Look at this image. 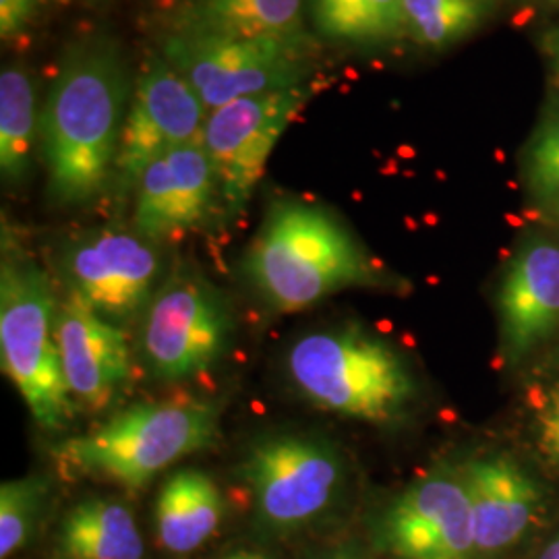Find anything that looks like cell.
<instances>
[{
  "label": "cell",
  "mask_w": 559,
  "mask_h": 559,
  "mask_svg": "<svg viewBox=\"0 0 559 559\" xmlns=\"http://www.w3.org/2000/svg\"><path fill=\"white\" fill-rule=\"evenodd\" d=\"M524 177L537 200L559 207V100L543 117L539 131L528 143L524 158Z\"/></svg>",
  "instance_id": "obj_24"
},
{
  "label": "cell",
  "mask_w": 559,
  "mask_h": 559,
  "mask_svg": "<svg viewBox=\"0 0 559 559\" xmlns=\"http://www.w3.org/2000/svg\"><path fill=\"white\" fill-rule=\"evenodd\" d=\"M539 559H559V535L554 540H549L545 545V549L540 551Z\"/></svg>",
  "instance_id": "obj_29"
},
{
  "label": "cell",
  "mask_w": 559,
  "mask_h": 559,
  "mask_svg": "<svg viewBox=\"0 0 559 559\" xmlns=\"http://www.w3.org/2000/svg\"><path fill=\"white\" fill-rule=\"evenodd\" d=\"M309 7L328 40L378 46L406 36L404 0H309Z\"/></svg>",
  "instance_id": "obj_21"
},
{
  "label": "cell",
  "mask_w": 559,
  "mask_h": 559,
  "mask_svg": "<svg viewBox=\"0 0 559 559\" xmlns=\"http://www.w3.org/2000/svg\"><path fill=\"white\" fill-rule=\"evenodd\" d=\"M62 270L71 297L106 320H129L156 297L160 260L141 235L104 228L69 245Z\"/></svg>",
  "instance_id": "obj_12"
},
{
  "label": "cell",
  "mask_w": 559,
  "mask_h": 559,
  "mask_svg": "<svg viewBox=\"0 0 559 559\" xmlns=\"http://www.w3.org/2000/svg\"><path fill=\"white\" fill-rule=\"evenodd\" d=\"M218 438V411L200 400H166L122 411L87 436L62 441L60 464L73 473L141 489L160 471Z\"/></svg>",
  "instance_id": "obj_4"
},
{
  "label": "cell",
  "mask_w": 559,
  "mask_h": 559,
  "mask_svg": "<svg viewBox=\"0 0 559 559\" xmlns=\"http://www.w3.org/2000/svg\"><path fill=\"white\" fill-rule=\"evenodd\" d=\"M36 0H0V34L4 40L15 38L34 15Z\"/></svg>",
  "instance_id": "obj_26"
},
{
  "label": "cell",
  "mask_w": 559,
  "mask_h": 559,
  "mask_svg": "<svg viewBox=\"0 0 559 559\" xmlns=\"http://www.w3.org/2000/svg\"><path fill=\"white\" fill-rule=\"evenodd\" d=\"M556 214H558V221H559V207L556 210Z\"/></svg>",
  "instance_id": "obj_32"
},
{
  "label": "cell",
  "mask_w": 559,
  "mask_h": 559,
  "mask_svg": "<svg viewBox=\"0 0 559 559\" xmlns=\"http://www.w3.org/2000/svg\"><path fill=\"white\" fill-rule=\"evenodd\" d=\"M543 55L549 62L551 71H554V78L558 81L559 85V25L549 29L545 36H543Z\"/></svg>",
  "instance_id": "obj_27"
},
{
  "label": "cell",
  "mask_w": 559,
  "mask_h": 559,
  "mask_svg": "<svg viewBox=\"0 0 559 559\" xmlns=\"http://www.w3.org/2000/svg\"><path fill=\"white\" fill-rule=\"evenodd\" d=\"M307 100L309 90L295 85L230 102L207 115L201 140L230 214L247 207L282 133Z\"/></svg>",
  "instance_id": "obj_9"
},
{
  "label": "cell",
  "mask_w": 559,
  "mask_h": 559,
  "mask_svg": "<svg viewBox=\"0 0 559 559\" xmlns=\"http://www.w3.org/2000/svg\"><path fill=\"white\" fill-rule=\"evenodd\" d=\"M60 362L71 396L87 411H104L133 378V357L124 332L78 297L57 313Z\"/></svg>",
  "instance_id": "obj_14"
},
{
  "label": "cell",
  "mask_w": 559,
  "mask_h": 559,
  "mask_svg": "<svg viewBox=\"0 0 559 559\" xmlns=\"http://www.w3.org/2000/svg\"><path fill=\"white\" fill-rule=\"evenodd\" d=\"M245 274L261 299L282 313L378 282L355 235L325 207L299 200L272 205L247 251Z\"/></svg>",
  "instance_id": "obj_2"
},
{
  "label": "cell",
  "mask_w": 559,
  "mask_h": 559,
  "mask_svg": "<svg viewBox=\"0 0 559 559\" xmlns=\"http://www.w3.org/2000/svg\"><path fill=\"white\" fill-rule=\"evenodd\" d=\"M321 559H369L365 554H360L359 549L355 547H338L334 551H330L328 556H323Z\"/></svg>",
  "instance_id": "obj_28"
},
{
  "label": "cell",
  "mask_w": 559,
  "mask_h": 559,
  "mask_svg": "<svg viewBox=\"0 0 559 559\" xmlns=\"http://www.w3.org/2000/svg\"><path fill=\"white\" fill-rule=\"evenodd\" d=\"M224 514L218 485L201 471H179L162 485L156 500V533L160 545L185 556L212 539Z\"/></svg>",
  "instance_id": "obj_17"
},
{
  "label": "cell",
  "mask_w": 559,
  "mask_h": 559,
  "mask_svg": "<svg viewBox=\"0 0 559 559\" xmlns=\"http://www.w3.org/2000/svg\"><path fill=\"white\" fill-rule=\"evenodd\" d=\"M59 307L48 276L27 258L7 255L0 270V359L36 423L60 431L73 419L59 342Z\"/></svg>",
  "instance_id": "obj_5"
},
{
  "label": "cell",
  "mask_w": 559,
  "mask_h": 559,
  "mask_svg": "<svg viewBox=\"0 0 559 559\" xmlns=\"http://www.w3.org/2000/svg\"><path fill=\"white\" fill-rule=\"evenodd\" d=\"M483 2H487V4H491V2H496V0H483Z\"/></svg>",
  "instance_id": "obj_31"
},
{
  "label": "cell",
  "mask_w": 559,
  "mask_h": 559,
  "mask_svg": "<svg viewBox=\"0 0 559 559\" xmlns=\"http://www.w3.org/2000/svg\"><path fill=\"white\" fill-rule=\"evenodd\" d=\"M131 81L119 46L75 44L62 59L41 110V156L59 203L94 200L117 168Z\"/></svg>",
  "instance_id": "obj_1"
},
{
  "label": "cell",
  "mask_w": 559,
  "mask_h": 559,
  "mask_svg": "<svg viewBox=\"0 0 559 559\" xmlns=\"http://www.w3.org/2000/svg\"><path fill=\"white\" fill-rule=\"evenodd\" d=\"M210 110L179 71L164 59H152L133 90L122 127L117 170L124 185L164 154L200 140Z\"/></svg>",
  "instance_id": "obj_11"
},
{
  "label": "cell",
  "mask_w": 559,
  "mask_h": 559,
  "mask_svg": "<svg viewBox=\"0 0 559 559\" xmlns=\"http://www.w3.org/2000/svg\"><path fill=\"white\" fill-rule=\"evenodd\" d=\"M222 559H270L267 556H261V554H251V551H237V554H230L226 558Z\"/></svg>",
  "instance_id": "obj_30"
},
{
  "label": "cell",
  "mask_w": 559,
  "mask_h": 559,
  "mask_svg": "<svg viewBox=\"0 0 559 559\" xmlns=\"http://www.w3.org/2000/svg\"><path fill=\"white\" fill-rule=\"evenodd\" d=\"M376 539L394 559H475V526L462 473L436 468L383 510Z\"/></svg>",
  "instance_id": "obj_10"
},
{
  "label": "cell",
  "mask_w": 559,
  "mask_h": 559,
  "mask_svg": "<svg viewBox=\"0 0 559 559\" xmlns=\"http://www.w3.org/2000/svg\"><path fill=\"white\" fill-rule=\"evenodd\" d=\"M466 483L479 556H498L514 547L537 520L540 489L510 456L471 460L462 471Z\"/></svg>",
  "instance_id": "obj_16"
},
{
  "label": "cell",
  "mask_w": 559,
  "mask_h": 559,
  "mask_svg": "<svg viewBox=\"0 0 559 559\" xmlns=\"http://www.w3.org/2000/svg\"><path fill=\"white\" fill-rule=\"evenodd\" d=\"M286 371L311 406L344 419L394 423L417 399V381L399 348L359 325L305 334L290 346Z\"/></svg>",
  "instance_id": "obj_3"
},
{
  "label": "cell",
  "mask_w": 559,
  "mask_h": 559,
  "mask_svg": "<svg viewBox=\"0 0 559 559\" xmlns=\"http://www.w3.org/2000/svg\"><path fill=\"white\" fill-rule=\"evenodd\" d=\"M240 477L260 524L274 533H293L338 501L346 466L338 448L323 438L278 433L249 448Z\"/></svg>",
  "instance_id": "obj_6"
},
{
  "label": "cell",
  "mask_w": 559,
  "mask_h": 559,
  "mask_svg": "<svg viewBox=\"0 0 559 559\" xmlns=\"http://www.w3.org/2000/svg\"><path fill=\"white\" fill-rule=\"evenodd\" d=\"M60 551L67 559H143L140 528L119 501L85 500L60 524Z\"/></svg>",
  "instance_id": "obj_19"
},
{
  "label": "cell",
  "mask_w": 559,
  "mask_h": 559,
  "mask_svg": "<svg viewBox=\"0 0 559 559\" xmlns=\"http://www.w3.org/2000/svg\"><path fill=\"white\" fill-rule=\"evenodd\" d=\"M528 406L540 456L559 473V371L528 390Z\"/></svg>",
  "instance_id": "obj_25"
},
{
  "label": "cell",
  "mask_w": 559,
  "mask_h": 559,
  "mask_svg": "<svg viewBox=\"0 0 559 559\" xmlns=\"http://www.w3.org/2000/svg\"><path fill=\"white\" fill-rule=\"evenodd\" d=\"M180 32L233 40L307 41L302 0H200Z\"/></svg>",
  "instance_id": "obj_18"
},
{
  "label": "cell",
  "mask_w": 559,
  "mask_h": 559,
  "mask_svg": "<svg viewBox=\"0 0 559 559\" xmlns=\"http://www.w3.org/2000/svg\"><path fill=\"white\" fill-rule=\"evenodd\" d=\"M135 230L143 239H175L207 218L218 179L203 140L152 162L135 182Z\"/></svg>",
  "instance_id": "obj_13"
},
{
  "label": "cell",
  "mask_w": 559,
  "mask_h": 559,
  "mask_svg": "<svg viewBox=\"0 0 559 559\" xmlns=\"http://www.w3.org/2000/svg\"><path fill=\"white\" fill-rule=\"evenodd\" d=\"M489 13L483 0H404L406 36L423 48L445 50L477 32Z\"/></svg>",
  "instance_id": "obj_22"
},
{
  "label": "cell",
  "mask_w": 559,
  "mask_h": 559,
  "mask_svg": "<svg viewBox=\"0 0 559 559\" xmlns=\"http://www.w3.org/2000/svg\"><path fill=\"white\" fill-rule=\"evenodd\" d=\"M307 41L233 40L175 32L162 57L212 112L230 102L300 85Z\"/></svg>",
  "instance_id": "obj_7"
},
{
  "label": "cell",
  "mask_w": 559,
  "mask_h": 559,
  "mask_svg": "<svg viewBox=\"0 0 559 559\" xmlns=\"http://www.w3.org/2000/svg\"><path fill=\"white\" fill-rule=\"evenodd\" d=\"M41 477L4 480L0 487V558L9 559L32 539L46 501Z\"/></svg>",
  "instance_id": "obj_23"
},
{
  "label": "cell",
  "mask_w": 559,
  "mask_h": 559,
  "mask_svg": "<svg viewBox=\"0 0 559 559\" xmlns=\"http://www.w3.org/2000/svg\"><path fill=\"white\" fill-rule=\"evenodd\" d=\"M40 119L36 92L27 71L4 67L0 75V173L7 182L25 179L32 166Z\"/></svg>",
  "instance_id": "obj_20"
},
{
  "label": "cell",
  "mask_w": 559,
  "mask_h": 559,
  "mask_svg": "<svg viewBox=\"0 0 559 559\" xmlns=\"http://www.w3.org/2000/svg\"><path fill=\"white\" fill-rule=\"evenodd\" d=\"M498 309L506 362H519L558 334L559 245L535 239L520 249L501 282Z\"/></svg>",
  "instance_id": "obj_15"
},
{
  "label": "cell",
  "mask_w": 559,
  "mask_h": 559,
  "mask_svg": "<svg viewBox=\"0 0 559 559\" xmlns=\"http://www.w3.org/2000/svg\"><path fill=\"white\" fill-rule=\"evenodd\" d=\"M233 320L207 280L180 274L152 299L143 321V359L160 380H195L226 353Z\"/></svg>",
  "instance_id": "obj_8"
}]
</instances>
